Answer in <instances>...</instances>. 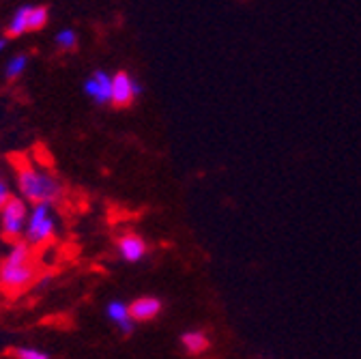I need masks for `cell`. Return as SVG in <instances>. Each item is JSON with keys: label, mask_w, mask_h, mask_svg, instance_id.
I'll list each match as a JSON object with an SVG mask.
<instances>
[{"label": "cell", "mask_w": 361, "mask_h": 359, "mask_svg": "<svg viewBox=\"0 0 361 359\" xmlns=\"http://www.w3.org/2000/svg\"><path fill=\"white\" fill-rule=\"evenodd\" d=\"M35 248L24 239L9 241V248L0 254V288L5 293H22L37 278Z\"/></svg>", "instance_id": "1"}, {"label": "cell", "mask_w": 361, "mask_h": 359, "mask_svg": "<svg viewBox=\"0 0 361 359\" xmlns=\"http://www.w3.org/2000/svg\"><path fill=\"white\" fill-rule=\"evenodd\" d=\"M16 183L20 196L28 205H37V202L59 205L65 198V185L61 178L54 172L41 168L39 164H30V162L20 164L16 170Z\"/></svg>", "instance_id": "2"}, {"label": "cell", "mask_w": 361, "mask_h": 359, "mask_svg": "<svg viewBox=\"0 0 361 359\" xmlns=\"http://www.w3.org/2000/svg\"><path fill=\"white\" fill-rule=\"evenodd\" d=\"M59 231V217L54 211V205L48 202H37L28 211L26 229H24V241L32 248L48 245Z\"/></svg>", "instance_id": "3"}, {"label": "cell", "mask_w": 361, "mask_h": 359, "mask_svg": "<svg viewBox=\"0 0 361 359\" xmlns=\"http://www.w3.org/2000/svg\"><path fill=\"white\" fill-rule=\"evenodd\" d=\"M28 202L22 196H9L0 207V237L5 241H18L24 237L26 219H28Z\"/></svg>", "instance_id": "4"}, {"label": "cell", "mask_w": 361, "mask_h": 359, "mask_svg": "<svg viewBox=\"0 0 361 359\" xmlns=\"http://www.w3.org/2000/svg\"><path fill=\"white\" fill-rule=\"evenodd\" d=\"M140 93H142V86L135 82L127 71H118L112 75L110 104H114L116 108H129Z\"/></svg>", "instance_id": "5"}, {"label": "cell", "mask_w": 361, "mask_h": 359, "mask_svg": "<svg viewBox=\"0 0 361 359\" xmlns=\"http://www.w3.org/2000/svg\"><path fill=\"white\" fill-rule=\"evenodd\" d=\"M84 93L93 99L97 106L110 104V93H112V75H108L104 69H97L90 78L84 82Z\"/></svg>", "instance_id": "6"}, {"label": "cell", "mask_w": 361, "mask_h": 359, "mask_svg": "<svg viewBox=\"0 0 361 359\" xmlns=\"http://www.w3.org/2000/svg\"><path fill=\"white\" fill-rule=\"evenodd\" d=\"M116 252L118 256L125 260V262H140L147 252H149V245L147 241L135 235V233H125L118 241H116Z\"/></svg>", "instance_id": "7"}, {"label": "cell", "mask_w": 361, "mask_h": 359, "mask_svg": "<svg viewBox=\"0 0 361 359\" xmlns=\"http://www.w3.org/2000/svg\"><path fill=\"white\" fill-rule=\"evenodd\" d=\"M161 312V301L157 297H140L129 305V314L133 321H153Z\"/></svg>", "instance_id": "8"}, {"label": "cell", "mask_w": 361, "mask_h": 359, "mask_svg": "<svg viewBox=\"0 0 361 359\" xmlns=\"http://www.w3.org/2000/svg\"><path fill=\"white\" fill-rule=\"evenodd\" d=\"M106 314H108V319L123 331V334H131L133 331V319H131V314H129V305L123 303V301H110L106 305Z\"/></svg>", "instance_id": "9"}, {"label": "cell", "mask_w": 361, "mask_h": 359, "mask_svg": "<svg viewBox=\"0 0 361 359\" xmlns=\"http://www.w3.org/2000/svg\"><path fill=\"white\" fill-rule=\"evenodd\" d=\"M30 7H32V5H24V7H20V9L11 16L9 24H7V37L18 39V37H22V35L30 32V28H28Z\"/></svg>", "instance_id": "10"}, {"label": "cell", "mask_w": 361, "mask_h": 359, "mask_svg": "<svg viewBox=\"0 0 361 359\" xmlns=\"http://www.w3.org/2000/svg\"><path fill=\"white\" fill-rule=\"evenodd\" d=\"M180 344L183 348L192 355H198V353H204L209 348V336L204 331H198V329H190L180 336Z\"/></svg>", "instance_id": "11"}, {"label": "cell", "mask_w": 361, "mask_h": 359, "mask_svg": "<svg viewBox=\"0 0 361 359\" xmlns=\"http://www.w3.org/2000/svg\"><path fill=\"white\" fill-rule=\"evenodd\" d=\"M48 20H50L48 7H43V5H32V7H30V18H28V28H30V32L45 28Z\"/></svg>", "instance_id": "12"}, {"label": "cell", "mask_w": 361, "mask_h": 359, "mask_svg": "<svg viewBox=\"0 0 361 359\" xmlns=\"http://www.w3.org/2000/svg\"><path fill=\"white\" fill-rule=\"evenodd\" d=\"M54 43H56V48H59V50L71 52V50H75V46H78V35H75L73 28H63V30L56 32Z\"/></svg>", "instance_id": "13"}, {"label": "cell", "mask_w": 361, "mask_h": 359, "mask_svg": "<svg viewBox=\"0 0 361 359\" xmlns=\"http://www.w3.org/2000/svg\"><path fill=\"white\" fill-rule=\"evenodd\" d=\"M26 67H28V56L26 54H18V56L9 59L7 61V67H5L7 80H18L26 71Z\"/></svg>", "instance_id": "14"}, {"label": "cell", "mask_w": 361, "mask_h": 359, "mask_svg": "<svg viewBox=\"0 0 361 359\" xmlns=\"http://www.w3.org/2000/svg\"><path fill=\"white\" fill-rule=\"evenodd\" d=\"M13 357L16 359H50L48 353L41 348H35V346H20L13 351Z\"/></svg>", "instance_id": "15"}, {"label": "cell", "mask_w": 361, "mask_h": 359, "mask_svg": "<svg viewBox=\"0 0 361 359\" xmlns=\"http://www.w3.org/2000/svg\"><path fill=\"white\" fill-rule=\"evenodd\" d=\"M9 196H11V192H9V185H7V181H5V178L0 176V207L5 205V200H7Z\"/></svg>", "instance_id": "16"}, {"label": "cell", "mask_w": 361, "mask_h": 359, "mask_svg": "<svg viewBox=\"0 0 361 359\" xmlns=\"http://www.w3.org/2000/svg\"><path fill=\"white\" fill-rule=\"evenodd\" d=\"M5 48H7V39L0 37V52H5Z\"/></svg>", "instance_id": "17"}]
</instances>
